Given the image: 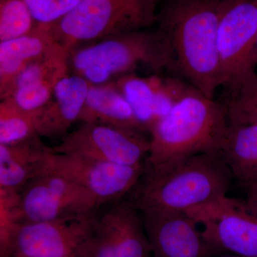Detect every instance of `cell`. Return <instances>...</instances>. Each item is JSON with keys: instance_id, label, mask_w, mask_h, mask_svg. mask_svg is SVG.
I'll list each match as a JSON object with an SVG mask.
<instances>
[{"instance_id": "obj_1", "label": "cell", "mask_w": 257, "mask_h": 257, "mask_svg": "<svg viewBox=\"0 0 257 257\" xmlns=\"http://www.w3.org/2000/svg\"><path fill=\"white\" fill-rule=\"evenodd\" d=\"M221 1L167 0L157 18L172 57L171 70L211 99L222 86L217 46Z\"/></svg>"}, {"instance_id": "obj_2", "label": "cell", "mask_w": 257, "mask_h": 257, "mask_svg": "<svg viewBox=\"0 0 257 257\" xmlns=\"http://www.w3.org/2000/svg\"><path fill=\"white\" fill-rule=\"evenodd\" d=\"M221 152L198 154L150 167L130 193L139 211L189 209L226 195L232 179Z\"/></svg>"}, {"instance_id": "obj_3", "label": "cell", "mask_w": 257, "mask_h": 257, "mask_svg": "<svg viewBox=\"0 0 257 257\" xmlns=\"http://www.w3.org/2000/svg\"><path fill=\"white\" fill-rule=\"evenodd\" d=\"M229 126L224 103L190 86L150 131L147 165L157 167L198 154L221 152Z\"/></svg>"}, {"instance_id": "obj_4", "label": "cell", "mask_w": 257, "mask_h": 257, "mask_svg": "<svg viewBox=\"0 0 257 257\" xmlns=\"http://www.w3.org/2000/svg\"><path fill=\"white\" fill-rule=\"evenodd\" d=\"M145 64L158 73L171 70L172 57L158 30H139L76 47L69 56V69L91 84L114 82Z\"/></svg>"}, {"instance_id": "obj_5", "label": "cell", "mask_w": 257, "mask_h": 257, "mask_svg": "<svg viewBox=\"0 0 257 257\" xmlns=\"http://www.w3.org/2000/svg\"><path fill=\"white\" fill-rule=\"evenodd\" d=\"M160 0H83L52 25L56 38L70 53L84 42H95L146 30L157 23Z\"/></svg>"}, {"instance_id": "obj_6", "label": "cell", "mask_w": 257, "mask_h": 257, "mask_svg": "<svg viewBox=\"0 0 257 257\" xmlns=\"http://www.w3.org/2000/svg\"><path fill=\"white\" fill-rule=\"evenodd\" d=\"M217 46L227 100L237 99L257 77V0H221Z\"/></svg>"}, {"instance_id": "obj_7", "label": "cell", "mask_w": 257, "mask_h": 257, "mask_svg": "<svg viewBox=\"0 0 257 257\" xmlns=\"http://www.w3.org/2000/svg\"><path fill=\"white\" fill-rule=\"evenodd\" d=\"M98 216L89 212L17 225L0 257H72L90 245Z\"/></svg>"}, {"instance_id": "obj_8", "label": "cell", "mask_w": 257, "mask_h": 257, "mask_svg": "<svg viewBox=\"0 0 257 257\" xmlns=\"http://www.w3.org/2000/svg\"><path fill=\"white\" fill-rule=\"evenodd\" d=\"M185 213L202 226L203 237L216 253L257 257V216L246 202L226 195Z\"/></svg>"}, {"instance_id": "obj_9", "label": "cell", "mask_w": 257, "mask_h": 257, "mask_svg": "<svg viewBox=\"0 0 257 257\" xmlns=\"http://www.w3.org/2000/svg\"><path fill=\"white\" fill-rule=\"evenodd\" d=\"M150 150V139L145 133L96 123H83L64 136L60 144L50 147L54 154L131 167L145 165Z\"/></svg>"}, {"instance_id": "obj_10", "label": "cell", "mask_w": 257, "mask_h": 257, "mask_svg": "<svg viewBox=\"0 0 257 257\" xmlns=\"http://www.w3.org/2000/svg\"><path fill=\"white\" fill-rule=\"evenodd\" d=\"M146 169L145 164L131 167L51 152L46 172L63 176L87 189L100 207L107 203L119 202L130 194Z\"/></svg>"}, {"instance_id": "obj_11", "label": "cell", "mask_w": 257, "mask_h": 257, "mask_svg": "<svg viewBox=\"0 0 257 257\" xmlns=\"http://www.w3.org/2000/svg\"><path fill=\"white\" fill-rule=\"evenodd\" d=\"M97 201L73 181L53 172L32 179L20 192V223L52 220L95 210Z\"/></svg>"}, {"instance_id": "obj_12", "label": "cell", "mask_w": 257, "mask_h": 257, "mask_svg": "<svg viewBox=\"0 0 257 257\" xmlns=\"http://www.w3.org/2000/svg\"><path fill=\"white\" fill-rule=\"evenodd\" d=\"M139 212L128 201L117 202L98 217L91 240L92 257H152Z\"/></svg>"}, {"instance_id": "obj_13", "label": "cell", "mask_w": 257, "mask_h": 257, "mask_svg": "<svg viewBox=\"0 0 257 257\" xmlns=\"http://www.w3.org/2000/svg\"><path fill=\"white\" fill-rule=\"evenodd\" d=\"M140 213L153 257H210L217 254L187 213L155 209Z\"/></svg>"}, {"instance_id": "obj_14", "label": "cell", "mask_w": 257, "mask_h": 257, "mask_svg": "<svg viewBox=\"0 0 257 257\" xmlns=\"http://www.w3.org/2000/svg\"><path fill=\"white\" fill-rule=\"evenodd\" d=\"M90 84L75 74L61 79L50 102L37 115V135L47 138L66 136L71 126L79 119Z\"/></svg>"}, {"instance_id": "obj_15", "label": "cell", "mask_w": 257, "mask_h": 257, "mask_svg": "<svg viewBox=\"0 0 257 257\" xmlns=\"http://www.w3.org/2000/svg\"><path fill=\"white\" fill-rule=\"evenodd\" d=\"M52 25L37 23L28 35L0 42V95L27 66L62 47Z\"/></svg>"}, {"instance_id": "obj_16", "label": "cell", "mask_w": 257, "mask_h": 257, "mask_svg": "<svg viewBox=\"0 0 257 257\" xmlns=\"http://www.w3.org/2000/svg\"><path fill=\"white\" fill-rule=\"evenodd\" d=\"M50 147L39 135L15 145H0V189L21 192L46 172Z\"/></svg>"}, {"instance_id": "obj_17", "label": "cell", "mask_w": 257, "mask_h": 257, "mask_svg": "<svg viewBox=\"0 0 257 257\" xmlns=\"http://www.w3.org/2000/svg\"><path fill=\"white\" fill-rule=\"evenodd\" d=\"M79 120L146 133L114 82L90 84Z\"/></svg>"}, {"instance_id": "obj_18", "label": "cell", "mask_w": 257, "mask_h": 257, "mask_svg": "<svg viewBox=\"0 0 257 257\" xmlns=\"http://www.w3.org/2000/svg\"><path fill=\"white\" fill-rule=\"evenodd\" d=\"M221 153L232 178L246 187L257 182V124L229 121Z\"/></svg>"}, {"instance_id": "obj_19", "label": "cell", "mask_w": 257, "mask_h": 257, "mask_svg": "<svg viewBox=\"0 0 257 257\" xmlns=\"http://www.w3.org/2000/svg\"><path fill=\"white\" fill-rule=\"evenodd\" d=\"M114 82L131 106L144 130L150 133L158 121L155 88L150 77H141L130 73L121 76Z\"/></svg>"}, {"instance_id": "obj_20", "label": "cell", "mask_w": 257, "mask_h": 257, "mask_svg": "<svg viewBox=\"0 0 257 257\" xmlns=\"http://www.w3.org/2000/svg\"><path fill=\"white\" fill-rule=\"evenodd\" d=\"M37 115L18 109L5 101L0 103V145L23 143L37 136Z\"/></svg>"}, {"instance_id": "obj_21", "label": "cell", "mask_w": 257, "mask_h": 257, "mask_svg": "<svg viewBox=\"0 0 257 257\" xmlns=\"http://www.w3.org/2000/svg\"><path fill=\"white\" fill-rule=\"evenodd\" d=\"M37 24L25 0H0V42L28 35Z\"/></svg>"}, {"instance_id": "obj_22", "label": "cell", "mask_w": 257, "mask_h": 257, "mask_svg": "<svg viewBox=\"0 0 257 257\" xmlns=\"http://www.w3.org/2000/svg\"><path fill=\"white\" fill-rule=\"evenodd\" d=\"M60 80L52 79L24 86L13 91L1 101L26 112L39 114L50 102L56 85Z\"/></svg>"}, {"instance_id": "obj_23", "label": "cell", "mask_w": 257, "mask_h": 257, "mask_svg": "<svg viewBox=\"0 0 257 257\" xmlns=\"http://www.w3.org/2000/svg\"><path fill=\"white\" fill-rule=\"evenodd\" d=\"M83 0H25L37 23L55 24L79 6Z\"/></svg>"}, {"instance_id": "obj_24", "label": "cell", "mask_w": 257, "mask_h": 257, "mask_svg": "<svg viewBox=\"0 0 257 257\" xmlns=\"http://www.w3.org/2000/svg\"><path fill=\"white\" fill-rule=\"evenodd\" d=\"M20 192L0 189V251L4 249L17 225Z\"/></svg>"}, {"instance_id": "obj_25", "label": "cell", "mask_w": 257, "mask_h": 257, "mask_svg": "<svg viewBox=\"0 0 257 257\" xmlns=\"http://www.w3.org/2000/svg\"><path fill=\"white\" fill-rule=\"evenodd\" d=\"M224 103L227 109L229 121L257 124V104H240L232 101Z\"/></svg>"}, {"instance_id": "obj_26", "label": "cell", "mask_w": 257, "mask_h": 257, "mask_svg": "<svg viewBox=\"0 0 257 257\" xmlns=\"http://www.w3.org/2000/svg\"><path fill=\"white\" fill-rule=\"evenodd\" d=\"M247 189V199L246 205L255 215L257 216V182L250 184Z\"/></svg>"}, {"instance_id": "obj_27", "label": "cell", "mask_w": 257, "mask_h": 257, "mask_svg": "<svg viewBox=\"0 0 257 257\" xmlns=\"http://www.w3.org/2000/svg\"><path fill=\"white\" fill-rule=\"evenodd\" d=\"M238 99L243 101H257V77L251 87L248 88L242 95L240 96Z\"/></svg>"}, {"instance_id": "obj_28", "label": "cell", "mask_w": 257, "mask_h": 257, "mask_svg": "<svg viewBox=\"0 0 257 257\" xmlns=\"http://www.w3.org/2000/svg\"><path fill=\"white\" fill-rule=\"evenodd\" d=\"M90 245H89V247L88 248V249L86 250L84 252L79 253V254L75 255V256L72 257H92V251H91L92 250H91Z\"/></svg>"}, {"instance_id": "obj_29", "label": "cell", "mask_w": 257, "mask_h": 257, "mask_svg": "<svg viewBox=\"0 0 257 257\" xmlns=\"http://www.w3.org/2000/svg\"><path fill=\"white\" fill-rule=\"evenodd\" d=\"M210 257H239L236 255L230 254V253H217V254L213 255Z\"/></svg>"}, {"instance_id": "obj_30", "label": "cell", "mask_w": 257, "mask_h": 257, "mask_svg": "<svg viewBox=\"0 0 257 257\" xmlns=\"http://www.w3.org/2000/svg\"><path fill=\"white\" fill-rule=\"evenodd\" d=\"M152 257H153V256H152Z\"/></svg>"}]
</instances>
